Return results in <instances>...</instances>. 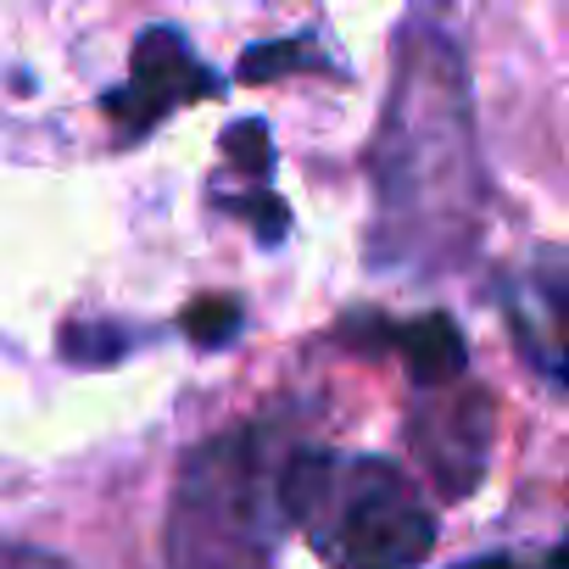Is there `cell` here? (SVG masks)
<instances>
[{"label":"cell","mask_w":569,"mask_h":569,"mask_svg":"<svg viewBox=\"0 0 569 569\" xmlns=\"http://www.w3.org/2000/svg\"><path fill=\"white\" fill-rule=\"evenodd\" d=\"M369 173H375V262L441 273L469 251L486 184H480L463 62L447 34L413 29L402 40Z\"/></svg>","instance_id":"1"},{"label":"cell","mask_w":569,"mask_h":569,"mask_svg":"<svg viewBox=\"0 0 569 569\" xmlns=\"http://www.w3.org/2000/svg\"><path fill=\"white\" fill-rule=\"evenodd\" d=\"M284 525L313 530L341 569H419L436 547V513L380 458H336L302 447L279 463Z\"/></svg>","instance_id":"2"},{"label":"cell","mask_w":569,"mask_h":569,"mask_svg":"<svg viewBox=\"0 0 569 569\" xmlns=\"http://www.w3.org/2000/svg\"><path fill=\"white\" fill-rule=\"evenodd\" d=\"M279 469L262 430H223L184 452L168 502V569H268L279 541Z\"/></svg>","instance_id":"3"},{"label":"cell","mask_w":569,"mask_h":569,"mask_svg":"<svg viewBox=\"0 0 569 569\" xmlns=\"http://www.w3.org/2000/svg\"><path fill=\"white\" fill-rule=\"evenodd\" d=\"M491 425H497V408H491V391L480 386H463V391L441 386L408 413L413 458L425 463L441 497H469L480 486L486 458H491Z\"/></svg>","instance_id":"4"},{"label":"cell","mask_w":569,"mask_h":569,"mask_svg":"<svg viewBox=\"0 0 569 569\" xmlns=\"http://www.w3.org/2000/svg\"><path fill=\"white\" fill-rule=\"evenodd\" d=\"M212 90V73L190 57L179 29H146L134 46V68H129V90L107 96V112L129 129L146 134L162 112H173L179 101H196Z\"/></svg>","instance_id":"5"},{"label":"cell","mask_w":569,"mask_h":569,"mask_svg":"<svg viewBox=\"0 0 569 569\" xmlns=\"http://www.w3.org/2000/svg\"><path fill=\"white\" fill-rule=\"evenodd\" d=\"M508 325L519 352L569 391V268H519L508 279Z\"/></svg>","instance_id":"6"},{"label":"cell","mask_w":569,"mask_h":569,"mask_svg":"<svg viewBox=\"0 0 569 569\" xmlns=\"http://www.w3.org/2000/svg\"><path fill=\"white\" fill-rule=\"evenodd\" d=\"M391 347L402 352V363H408V375L430 391H441V386H452L458 375H463V336H458V325L447 319V313H425V319H413V325H391Z\"/></svg>","instance_id":"7"},{"label":"cell","mask_w":569,"mask_h":569,"mask_svg":"<svg viewBox=\"0 0 569 569\" xmlns=\"http://www.w3.org/2000/svg\"><path fill=\"white\" fill-rule=\"evenodd\" d=\"M297 68H325V57L308 40H268V46H251L234 73L240 79H279V73H297Z\"/></svg>","instance_id":"8"},{"label":"cell","mask_w":569,"mask_h":569,"mask_svg":"<svg viewBox=\"0 0 569 569\" xmlns=\"http://www.w3.org/2000/svg\"><path fill=\"white\" fill-rule=\"evenodd\" d=\"M240 302L234 297H196L190 308H184V336L196 341V347H223V341H234V330H240Z\"/></svg>","instance_id":"9"},{"label":"cell","mask_w":569,"mask_h":569,"mask_svg":"<svg viewBox=\"0 0 569 569\" xmlns=\"http://www.w3.org/2000/svg\"><path fill=\"white\" fill-rule=\"evenodd\" d=\"M223 157L246 173V179H268V168H273V146H268V129L262 123H234L229 134H223Z\"/></svg>","instance_id":"10"},{"label":"cell","mask_w":569,"mask_h":569,"mask_svg":"<svg viewBox=\"0 0 569 569\" xmlns=\"http://www.w3.org/2000/svg\"><path fill=\"white\" fill-rule=\"evenodd\" d=\"M229 207L246 212V218H257V201H229ZM262 218H268V223H262V240H279V234H284V207H279V201H262Z\"/></svg>","instance_id":"11"}]
</instances>
